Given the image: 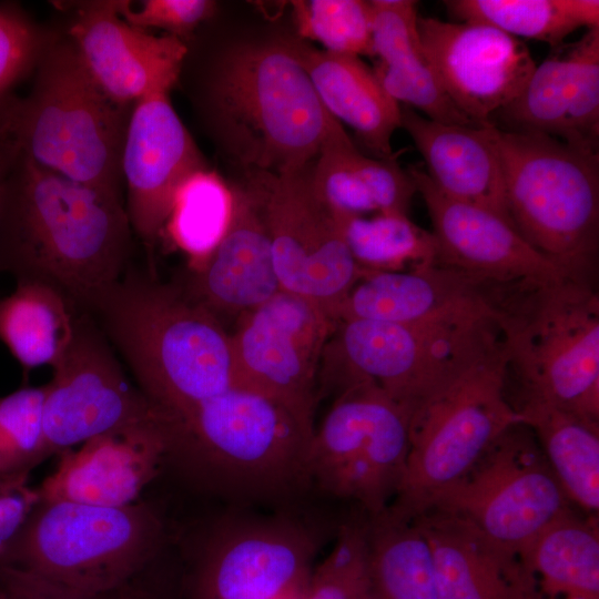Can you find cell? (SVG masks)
I'll use <instances>...</instances> for the list:
<instances>
[{"mask_svg":"<svg viewBox=\"0 0 599 599\" xmlns=\"http://www.w3.org/2000/svg\"><path fill=\"white\" fill-rule=\"evenodd\" d=\"M131 231L122 200L19 151L1 195V267L95 309L120 281Z\"/></svg>","mask_w":599,"mask_h":599,"instance_id":"cell-1","label":"cell"},{"mask_svg":"<svg viewBox=\"0 0 599 599\" xmlns=\"http://www.w3.org/2000/svg\"><path fill=\"white\" fill-rule=\"evenodd\" d=\"M194 101L211 138L248 172H302L325 143L346 134L281 40L210 55Z\"/></svg>","mask_w":599,"mask_h":599,"instance_id":"cell-2","label":"cell"},{"mask_svg":"<svg viewBox=\"0 0 599 599\" xmlns=\"http://www.w3.org/2000/svg\"><path fill=\"white\" fill-rule=\"evenodd\" d=\"M30 92L0 106V133L39 165L123 201L122 151L133 105L95 82L63 24L52 27Z\"/></svg>","mask_w":599,"mask_h":599,"instance_id":"cell-3","label":"cell"},{"mask_svg":"<svg viewBox=\"0 0 599 599\" xmlns=\"http://www.w3.org/2000/svg\"><path fill=\"white\" fill-rule=\"evenodd\" d=\"M141 385L180 415L234 385L231 335L187 293L126 276L95 308Z\"/></svg>","mask_w":599,"mask_h":599,"instance_id":"cell-4","label":"cell"},{"mask_svg":"<svg viewBox=\"0 0 599 599\" xmlns=\"http://www.w3.org/2000/svg\"><path fill=\"white\" fill-rule=\"evenodd\" d=\"M315 427L288 407L232 385L187 412L170 415V454L219 493L266 499L307 487Z\"/></svg>","mask_w":599,"mask_h":599,"instance_id":"cell-5","label":"cell"},{"mask_svg":"<svg viewBox=\"0 0 599 599\" xmlns=\"http://www.w3.org/2000/svg\"><path fill=\"white\" fill-rule=\"evenodd\" d=\"M507 379L519 400L567 409L599 423V295L564 277L500 287L496 300Z\"/></svg>","mask_w":599,"mask_h":599,"instance_id":"cell-6","label":"cell"},{"mask_svg":"<svg viewBox=\"0 0 599 599\" xmlns=\"http://www.w3.org/2000/svg\"><path fill=\"white\" fill-rule=\"evenodd\" d=\"M518 233L572 280L596 284L599 155L551 135L489 126Z\"/></svg>","mask_w":599,"mask_h":599,"instance_id":"cell-7","label":"cell"},{"mask_svg":"<svg viewBox=\"0 0 599 599\" xmlns=\"http://www.w3.org/2000/svg\"><path fill=\"white\" fill-rule=\"evenodd\" d=\"M498 317L422 323L336 322L325 345L319 390L368 380L412 413L501 344Z\"/></svg>","mask_w":599,"mask_h":599,"instance_id":"cell-8","label":"cell"},{"mask_svg":"<svg viewBox=\"0 0 599 599\" xmlns=\"http://www.w3.org/2000/svg\"><path fill=\"white\" fill-rule=\"evenodd\" d=\"M163 538L162 520L141 500L124 507L39 500L0 564L101 593L138 581Z\"/></svg>","mask_w":599,"mask_h":599,"instance_id":"cell-9","label":"cell"},{"mask_svg":"<svg viewBox=\"0 0 599 599\" xmlns=\"http://www.w3.org/2000/svg\"><path fill=\"white\" fill-rule=\"evenodd\" d=\"M504 344L412 414L404 475L388 508L415 518L465 475L509 427L521 423L507 398Z\"/></svg>","mask_w":599,"mask_h":599,"instance_id":"cell-10","label":"cell"},{"mask_svg":"<svg viewBox=\"0 0 599 599\" xmlns=\"http://www.w3.org/2000/svg\"><path fill=\"white\" fill-rule=\"evenodd\" d=\"M412 414L372 382L342 388L314 429L309 485L355 501L367 516L385 510L404 475Z\"/></svg>","mask_w":599,"mask_h":599,"instance_id":"cell-11","label":"cell"},{"mask_svg":"<svg viewBox=\"0 0 599 599\" xmlns=\"http://www.w3.org/2000/svg\"><path fill=\"white\" fill-rule=\"evenodd\" d=\"M571 507L532 430H505L457 481L425 510L461 518L517 554ZM424 511V512H425Z\"/></svg>","mask_w":599,"mask_h":599,"instance_id":"cell-12","label":"cell"},{"mask_svg":"<svg viewBox=\"0 0 599 599\" xmlns=\"http://www.w3.org/2000/svg\"><path fill=\"white\" fill-rule=\"evenodd\" d=\"M268 232L282 291L337 312L365 274L353 258L336 219L317 201L308 169L292 174L250 172Z\"/></svg>","mask_w":599,"mask_h":599,"instance_id":"cell-13","label":"cell"},{"mask_svg":"<svg viewBox=\"0 0 599 599\" xmlns=\"http://www.w3.org/2000/svg\"><path fill=\"white\" fill-rule=\"evenodd\" d=\"M335 324L316 303L278 292L241 316L231 334L234 385L276 399L314 426L319 365Z\"/></svg>","mask_w":599,"mask_h":599,"instance_id":"cell-14","label":"cell"},{"mask_svg":"<svg viewBox=\"0 0 599 599\" xmlns=\"http://www.w3.org/2000/svg\"><path fill=\"white\" fill-rule=\"evenodd\" d=\"M53 370L43 409L45 457L167 416L129 383L101 336L85 326L78 325L72 345Z\"/></svg>","mask_w":599,"mask_h":599,"instance_id":"cell-15","label":"cell"},{"mask_svg":"<svg viewBox=\"0 0 599 599\" xmlns=\"http://www.w3.org/2000/svg\"><path fill=\"white\" fill-rule=\"evenodd\" d=\"M418 32L440 87L479 126L495 124L536 68L524 42L487 24L419 17Z\"/></svg>","mask_w":599,"mask_h":599,"instance_id":"cell-16","label":"cell"},{"mask_svg":"<svg viewBox=\"0 0 599 599\" xmlns=\"http://www.w3.org/2000/svg\"><path fill=\"white\" fill-rule=\"evenodd\" d=\"M121 0L55 2L69 14L63 24L87 69L115 102L134 105L156 92H167L179 82L187 54L184 40L155 35L124 21Z\"/></svg>","mask_w":599,"mask_h":599,"instance_id":"cell-17","label":"cell"},{"mask_svg":"<svg viewBox=\"0 0 599 599\" xmlns=\"http://www.w3.org/2000/svg\"><path fill=\"white\" fill-rule=\"evenodd\" d=\"M407 172L427 207L438 265L493 287L545 284L568 277L504 217L444 195L417 165Z\"/></svg>","mask_w":599,"mask_h":599,"instance_id":"cell-18","label":"cell"},{"mask_svg":"<svg viewBox=\"0 0 599 599\" xmlns=\"http://www.w3.org/2000/svg\"><path fill=\"white\" fill-rule=\"evenodd\" d=\"M316 542L286 519L242 521L217 532L195 575L196 599H281L309 578Z\"/></svg>","mask_w":599,"mask_h":599,"instance_id":"cell-19","label":"cell"},{"mask_svg":"<svg viewBox=\"0 0 599 599\" xmlns=\"http://www.w3.org/2000/svg\"><path fill=\"white\" fill-rule=\"evenodd\" d=\"M125 211L132 230L152 244L163 232L183 182L207 169L170 101L156 92L133 105L122 151Z\"/></svg>","mask_w":599,"mask_h":599,"instance_id":"cell-20","label":"cell"},{"mask_svg":"<svg viewBox=\"0 0 599 599\" xmlns=\"http://www.w3.org/2000/svg\"><path fill=\"white\" fill-rule=\"evenodd\" d=\"M170 454L169 415L95 436L59 463L37 488L40 500H68L105 507L140 501Z\"/></svg>","mask_w":599,"mask_h":599,"instance_id":"cell-21","label":"cell"},{"mask_svg":"<svg viewBox=\"0 0 599 599\" xmlns=\"http://www.w3.org/2000/svg\"><path fill=\"white\" fill-rule=\"evenodd\" d=\"M499 113L509 130L540 132L598 151L599 27L554 48Z\"/></svg>","mask_w":599,"mask_h":599,"instance_id":"cell-22","label":"cell"},{"mask_svg":"<svg viewBox=\"0 0 599 599\" xmlns=\"http://www.w3.org/2000/svg\"><path fill=\"white\" fill-rule=\"evenodd\" d=\"M497 316L494 287L438 264L412 271L365 272L338 308L336 322L422 323Z\"/></svg>","mask_w":599,"mask_h":599,"instance_id":"cell-23","label":"cell"},{"mask_svg":"<svg viewBox=\"0 0 599 599\" xmlns=\"http://www.w3.org/2000/svg\"><path fill=\"white\" fill-rule=\"evenodd\" d=\"M233 193L229 229L187 292L216 316H243L282 291L261 205L247 185Z\"/></svg>","mask_w":599,"mask_h":599,"instance_id":"cell-24","label":"cell"},{"mask_svg":"<svg viewBox=\"0 0 599 599\" xmlns=\"http://www.w3.org/2000/svg\"><path fill=\"white\" fill-rule=\"evenodd\" d=\"M414 519L432 549L438 599H542L519 556L470 522L437 510Z\"/></svg>","mask_w":599,"mask_h":599,"instance_id":"cell-25","label":"cell"},{"mask_svg":"<svg viewBox=\"0 0 599 599\" xmlns=\"http://www.w3.org/2000/svg\"><path fill=\"white\" fill-rule=\"evenodd\" d=\"M489 126L443 123L400 104V128L422 154L433 184L444 195L485 207L512 224Z\"/></svg>","mask_w":599,"mask_h":599,"instance_id":"cell-26","label":"cell"},{"mask_svg":"<svg viewBox=\"0 0 599 599\" xmlns=\"http://www.w3.org/2000/svg\"><path fill=\"white\" fill-rule=\"evenodd\" d=\"M306 71L321 102L349 125L378 159H392V138L400 128V104L357 55L318 50L301 39L281 40Z\"/></svg>","mask_w":599,"mask_h":599,"instance_id":"cell-27","label":"cell"},{"mask_svg":"<svg viewBox=\"0 0 599 599\" xmlns=\"http://www.w3.org/2000/svg\"><path fill=\"white\" fill-rule=\"evenodd\" d=\"M374 70L399 104L449 124L479 126L447 97L425 55L418 32L417 2L373 0ZM420 113V114H422Z\"/></svg>","mask_w":599,"mask_h":599,"instance_id":"cell-28","label":"cell"},{"mask_svg":"<svg viewBox=\"0 0 599 599\" xmlns=\"http://www.w3.org/2000/svg\"><path fill=\"white\" fill-rule=\"evenodd\" d=\"M542 599H599L598 516L570 507L519 554Z\"/></svg>","mask_w":599,"mask_h":599,"instance_id":"cell-29","label":"cell"},{"mask_svg":"<svg viewBox=\"0 0 599 599\" xmlns=\"http://www.w3.org/2000/svg\"><path fill=\"white\" fill-rule=\"evenodd\" d=\"M516 409L570 504L598 516L599 423L542 403H522Z\"/></svg>","mask_w":599,"mask_h":599,"instance_id":"cell-30","label":"cell"},{"mask_svg":"<svg viewBox=\"0 0 599 599\" xmlns=\"http://www.w3.org/2000/svg\"><path fill=\"white\" fill-rule=\"evenodd\" d=\"M366 517L372 599H438L432 549L417 521L388 507Z\"/></svg>","mask_w":599,"mask_h":599,"instance_id":"cell-31","label":"cell"},{"mask_svg":"<svg viewBox=\"0 0 599 599\" xmlns=\"http://www.w3.org/2000/svg\"><path fill=\"white\" fill-rule=\"evenodd\" d=\"M67 298L45 282L18 280L0 301V341L24 368H54L65 356L78 328Z\"/></svg>","mask_w":599,"mask_h":599,"instance_id":"cell-32","label":"cell"},{"mask_svg":"<svg viewBox=\"0 0 599 599\" xmlns=\"http://www.w3.org/2000/svg\"><path fill=\"white\" fill-rule=\"evenodd\" d=\"M459 21L494 27L512 37L546 42L551 49L579 28L599 27L598 0H449Z\"/></svg>","mask_w":599,"mask_h":599,"instance_id":"cell-33","label":"cell"},{"mask_svg":"<svg viewBox=\"0 0 599 599\" xmlns=\"http://www.w3.org/2000/svg\"><path fill=\"white\" fill-rule=\"evenodd\" d=\"M355 262L367 272L412 271L437 264V242L407 214L333 215Z\"/></svg>","mask_w":599,"mask_h":599,"instance_id":"cell-34","label":"cell"},{"mask_svg":"<svg viewBox=\"0 0 599 599\" xmlns=\"http://www.w3.org/2000/svg\"><path fill=\"white\" fill-rule=\"evenodd\" d=\"M234 193L216 172L204 169L179 187L164 229L174 245L197 270L225 235L233 213Z\"/></svg>","mask_w":599,"mask_h":599,"instance_id":"cell-35","label":"cell"},{"mask_svg":"<svg viewBox=\"0 0 599 599\" xmlns=\"http://www.w3.org/2000/svg\"><path fill=\"white\" fill-rule=\"evenodd\" d=\"M308 167L317 201L335 216H363L377 212L373 159L364 155L346 134L324 144Z\"/></svg>","mask_w":599,"mask_h":599,"instance_id":"cell-36","label":"cell"},{"mask_svg":"<svg viewBox=\"0 0 599 599\" xmlns=\"http://www.w3.org/2000/svg\"><path fill=\"white\" fill-rule=\"evenodd\" d=\"M291 7L301 40L335 53L374 57L372 1L295 0Z\"/></svg>","mask_w":599,"mask_h":599,"instance_id":"cell-37","label":"cell"},{"mask_svg":"<svg viewBox=\"0 0 599 599\" xmlns=\"http://www.w3.org/2000/svg\"><path fill=\"white\" fill-rule=\"evenodd\" d=\"M48 384L0 397V466L7 475H28L44 460L43 409Z\"/></svg>","mask_w":599,"mask_h":599,"instance_id":"cell-38","label":"cell"},{"mask_svg":"<svg viewBox=\"0 0 599 599\" xmlns=\"http://www.w3.org/2000/svg\"><path fill=\"white\" fill-rule=\"evenodd\" d=\"M367 517L341 525L335 544L308 581L306 599H351L368 587Z\"/></svg>","mask_w":599,"mask_h":599,"instance_id":"cell-39","label":"cell"},{"mask_svg":"<svg viewBox=\"0 0 599 599\" xmlns=\"http://www.w3.org/2000/svg\"><path fill=\"white\" fill-rule=\"evenodd\" d=\"M51 30L18 6L0 4V105L13 95V87L32 73Z\"/></svg>","mask_w":599,"mask_h":599,"instance_id":"cell-40","label":"cell"},{"mask_svg":"<svg viewBox=\"0 0 599 599\" xmlns=\"http://www.w3.org/2000/svg\"><path fill=\"white\" fill-rule=\"evenodd\" d=\"M217 11L212 0H121L119 13L129 24L142 30L161 29L186 41Z\"/></svg>","mask_w":599,"mask_h":599,"instance_id":"cell-41","label":"cell"},{"mask_svg":"<svg viewBox=\"0 0 599 599\" xmlns=\"http://www.w3.org/2000/svg\"><path fill=\"white\" fill-rule=\"evenodd\" d=\"M4 599H144L150 590L139 580L123 588L91 593L77 590L24 569L0 564Z\"/></svg>","mask_w":599,"mask_h":599,"instance_id":"cell-42","label":"cell"},{"mask_svg":"<svg viewBox=\"0 0 599 599\" xmlns=\"http://www.w3.org/2000/svg\"><path fill=\"white\" fill-rule=\"evenodd\" d=\"M27 479L28 475L0 477V559L40 500Z\"/></svg>","mask_w":599,"mask_h":599,"instance_id":"cell-43","label":"cell"},{"mask_svg":"<svg viewBox=\"0 0 599 599\" xmlns=\"http://www.w3.org/2000/svg\"><path fill=\"white\" fill-rule=\"evenodd\" d=\"M18 153L19 149L14 142L7 135L0 133V203L7 175Z\"/></svg>","mask_w":599,"mask_h":599,"instance_id":"cell-44","label":"cell"},{"mask_svg":"<svg viewBox=\"0 0 599 599\" xmlns=\"http://www.w3.org/2000/svg\"><path fill=\"white\" fill-rule=\"evenodd\" d=\"M351 599H372L369 587L363 589L362 591L353 596Z\"/></svg>","mask_w":599,"mask_h":599,"instance_id":"cell-45","label":"cell"},{"mask_svg":"<svg viewBox=\"0 0 599 599\" xmlns=\"http://www.w3.org/2000/svg\"><path fill=\"white\" fill-rule=\"evenodd\" d=\"M144 599H159L158 597H155V592L151 591L145 596Z\"/></svg>","mask_w":599,"mask_h":599,"instance_id":"cell-46","label":"cell"},{"mask_svg":"<svg viewBox=\"0 0 599 599\" xmlns=\"http://www.w3.org/2000/svg\"><path fill=\"white\" fill-rule=\"evenodd\" d=\"M6 475H7V474L3 473V470H2V468H1V466H0V477H1V476H6Z\"/></svg>","mask_w":599,"mask_h":599,"instance_id":"cell-47","label":"cell"},{"mask_svg":"<svg viewBox=\"0 0 599 599\" xmlns=\"http://www.w3.org/2000/svg\"><path fill=\"white\" fill-rule=\"evenodd\" d=\"M0 599H4V595H3L2 590H1V588H0Z\"/></svg>","mask_w":599,"mask_h":599,"instance_id":"cell-48","label":"cell"}]
</instances>
